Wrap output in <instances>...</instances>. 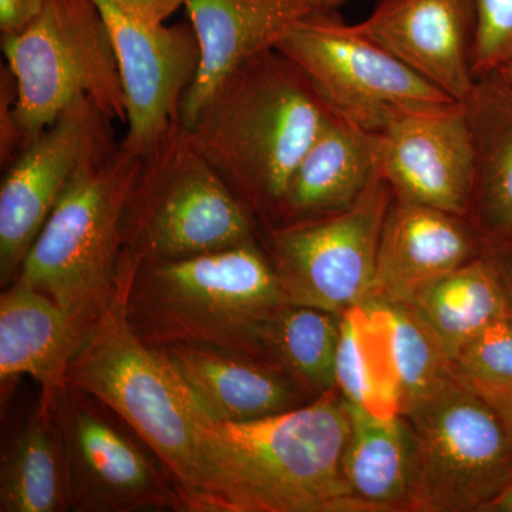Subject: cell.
I'll use <instances>...</instances> for the list:
<instances>
[{"label": "cell", "instance_id": "29", "mask_svg": "<svg viewBox=\"0 0 512 512\" xmlns=\"http://www.w3.org/2000/svg\"><path fill=\"white\" fill-rule=\"evenodd\" d=\"M474 5L473 72L477 79L512 62V0H474Z\"/></svg>", "mask_w": 512, "mask_h": 512}, {"label": "cell", "instance_id": "3", "mask_svg": "<svg viewBox=\"0 0 512 512\" xmlns=\"http://www.w3.org/2000/svg\"><path fill=\"white\" fill-rule=\"evenodd\" d=\"M119 272L128 325L148 345L212 346L269 362L266 332L289 302L259 238L175 261L143 259Z\"/></svg>", "mask_w": 512, "mask_h": 512}, {"label": "cell", "instance_id": "23", "mask_svg": "<svg viewBox=\"0 0 512 512\" xmlns=\"http://www.w3.org/2000/svg\"><path fill=\"white\" fill-rule=\"evenodd\" d=\"M336 387L346 402L380 419L402 414L392 329L380 299L340 315Z\"/></svg>", "mask_w": 512, "mask_h": 512}, {"label": "cell", "instance_id": "31", "mask_svg": "<svg viewBox=\"0 0 512 512\" xmlns=\"http://www.w3.org/2000/svg\"><path fill=\"white\" fill-rule=\"evenodd\" d=\"M45 0H0V32L15 36L35 22Z\"/></svg>", "mask_w": 512, "mask_h": 512}, {"label": "cell", "instance_id": "27", "mask_svg": "<svg viewBox=\"0 0 512 512\" xmlns=\"http://www.w3.org/2000/svg\"><path fill=\"white\" fill-rule=\"evenodd\" d=\"M379 299V298H377ZM400 387V412L409 414L457 377L453 360L406 302L386 301Z\"/></svg>", "mask_w": 512, "mask_h": 512}, {"label": "cell", "instance_id": "37", "mask_svg": "<svg viewBox=\"0 0 512 512\" xmlns=\"http://www.w3.org/2000/svg\"><path fill=\"white\" fill-rule=\"evenodd\" d=\"M498 72L503 74L504 79L512 86V62L508 63L507 66L503 67V69L498 70Z\"/></svg>", "mask_w": 512, "mask_h": 512}, {"label": "cell", "instance_id": "6", "mask_svg": "<svg viewBox=\"0 0 512 512\" xmlns=\"http://www.w3.org/2000/svg\"><path fill=\"white\" fill-rule=\"evenodd\" d=\"M255 239V218L177 121L143 158L124 215L120 265L175 261Z\"/></svg>", "mask_w": 512, "mask_h": 512}, {"label": "cell", "instance_id": "2", "mask_svg": "<svg viewBox=\"0 0 512 512\" xmlns=\"http://www.w3.org/2000/svg\"><path fill=\"white\" fill-rule=\"evenodd\" d=\"M329 116L306 74L271 49L225 77L187 130L256 224H269Z\"/></svg>", "mask_w": 512, "mask_h": 512}, {"label": "cell", "instance_id": "13", "mask_svg": "<svg viewBox=\"0 0 512 512\" xmlns=\"http://www.w3.org/2000/svg\"><path fill=\"white\" fill-rule=\"evenodd\" d=\"M96 3L110 30L126 97L127 133L120 144L144 158L180 121L185 93L200 69V43L191 23L168 26L113 0Z\"/></svg>", "mask_w": 512, "mask_h": 512}, {"label": "cell", "instance_id": "28", "mask_svg": "<svg viewBox=\"0 0 512 512\" xmlns=\"http://www.w3.org/2000/svg\"><path fill=\"white\" fill-rule=\"evenodd\" d=\"M454 369L473 387H512V313L474 336L454 359Z\"/></svg>", "mask_w": 512, "mask_h": 512}, {"label": "cell", "instance_id": "20", "mask_svg": "<svg viewBox=\"0 0 512 512\" xmlns=\"http://www.w3.org/2000/svg\"><path fill=\"white\" fill-rule=\"evenodd\" d=\"M86 332L55 301L15 281L0 296V379L30 376L43 407H53Z\"/></svg>", "mask_w": 512, "mask_h": 512}, {"label": "cell", "instance_id": "36", "mask_svg": "<svg viewBox=\"0 0 512 512\" xmlns=\"http://www.w3.org/2000/svg\"><path fill=\"white\" fill-rule=\"evenodd\" d=\"M311 5L312 12H329V10H336L343 3L348 0H308Z\"/></svg>", "mask_w": 512, "mask_h": 512}, {"label": "cell", "instance_id": "24", "mask_svg": "<svg viewBox=\"0 0 512 512\" xmlns=\"http://www.w3.org/2000/svg\"><path fill=\"white\" fill-rule=\"evenodd\" d=\"M69 510L62 434L55 409L40 404L32 419L3 446L0 511Z\"/></svg>", "mask_w": 512, "mask_h": 512}, {"label": "cell", "instance_id": "18", "mask_svg": "<svg viewBox=\"0 0 512 512\" xmlns=\"http://www.w3.org/2000/svg\"><path fill=\"white\" fill-rule=\"evenodd\" d=\"M184 6L201 49L200 69L181 106L185 128L225 77L275 49L298 20L313 13L308 0H185Z\"/></svg>", "mask_w": 512, "mask_h": 512}, {"label": "cell", "instance_id": "10", "mask_svg": "<svg viewBox=\"0 0 512 512\" xmlns=\"http://www.w3.org/2000/svg\"><path fill=\"white\" fill-rule=\"evenodd\" d=\"M393 200L392 188L379 177L349 210L291 224H262L259 241L288 302L336 315L366 302Z\"/></svg>", "mask_w": 512, "mask_h": 512}, {"label": "cell", "instance_id": "21", "mask_svg": "<svg viewBox=\"0 0 512 512\" xmlns=\"http://www.w3.org/2000/svg\"><path fill=\"white\" fill-rule=\"evenodd\" d=\"M474 148L470 221L485 248L512 245V86L503 74L477 77L461 101Z\"/></svg>", "mask_w": 512, "mask_h": 512}, {"label": "cell", "instance_id": "15", "mask_svg": "<svg viewBox=\"0 0 512 512\" xmlns=\"http://www.w3.org/2000/svg\"><path fill=\"white\" fill-rule=\"evenodd\" d=\"M353 26L458 103L476 83L474 0H379Z\"/></svg>", "mask_w": 512, "mask_h": 512}, {"label": "cell", "instance_id": "17", "mask_svg": "<svg viewBox=\"0 0 512 512\" xmlns=\"http://www.w3.org/2000/svg\"><path fill=\"white\" fill-rule=\"evenodd\" d=\"M484 249L468 218L394 197L370 298L409 302L421 286L473 261Z\"/></svg>", "mask_w": 512, "mask_h": 512}, {"label": "cell", "instance_id": "12", "mask_svg": "<svg viewBox=\"0 0 512 512\" xmlns=\"http://www.w3.org/2000/svg\"><path fill=\"white\" fill-rule=\"evenodd\" d=\"M113 117L90 97L74 101L3 170L0 284L18 279L26 255L74 178L116 148Z\"/></svg>", "mask_w": 512, "mask_h": 512}, {"label": "cell", "instance_id": "1", "mask_svg": "<svg viewBox=\"0 0 512 512\" xmlns=\"http://www.w3.org/2000/svg\"><path fill=\"white\" fill-rule=\"evenodd\" d=\"M348 403L335 390L289 412L200 423L202 512H352Z\"/></svg>", "mask_w": 512, "mask_h": 512}, {"label": "cell", "instance_id": "30", "mask_svg": "<svg viewBox=\"0 0 512 512\" xmlns=\"http://www.w3.org/2000/svg\"><path fill=\"white\" fill-rule=\"evenodd\" d=\"M18 100V84L8 66L2 64L0 69V164L3 170L13 163L22 151V137L15 119L13 109Z\"/></svg>", "mask_w": 512, "mask_h": 512}, {"label": "cell", "instance_id": "8", "mask_svg": "<svg viewBox=\"0 0 512 512\" xmlns=\"http://www.w3.org/2000/svg\"><path fill=\"white\" fill-rule=\"evenodd\" d=\"M414 439L410 511H485L512 483V441L500 414L461 377L404 414Z\"/></svg>", "mask_w": 512, "mask_h": 512}, {"label": "cell", "instance_id": "35", "mask_svg": "<svg viewBox=\"0 0 512 512\" xmlns=\"http://www.w3.org/2000/svg\"><path fill=\"white\" fill-rule=\"evenodd\" d=\"M485 511L512 512V483L505 488L500 497L495 498L493 503L488 505Z\"/></svg>", "mask_w": 512, "mask_h": 512}, {"label": "cell", "instance_id": "11", "mask_svg": "<svg viewBox=\"0 0 512 512\" xmlns=\"http://www.w3.org/2000/svg\"><path fill=\"white\" fill-rule=\"evenodd\" d=\"M53 409L62 434L70 510L188 511L156 456L106 404L67 384Z\"/></svg>", "mask_w": 512, "mask_h": 512}, {"label": "cell", "instance_id": "4", "mask_svg": "<svg viewBox=\"0 0 512 512\" xmlns=\"http://www.w3.org/2000/svg\"><path fill=\"white\" fill-rule=\"evenodd\" d=\"M67 384L113 410L156 456L187 510L202 512L201 414L163 353L128 325L121 272L110 302L74 353Z\"/></svg>", "mask_w": 512, "mask_h": 512}, {"label": "cell", "instance_id": "32", "mask_svg": "<svg viewBox=\"0 0 512 512\" xmlns=\"http://www.w3.org/2000/svg\"><path fill=\"white\" fill-rule=\"evenodd\" d=\"M141 18L163 23L184 6L185 0H113Z\"/></svg>", "mask_w": 512, "mask_h": 512}, {"label": "cell", "instance_id": "34", "mask_svg": "<svg viewBox=\"0 0 512 512\" xmlns=\"http://www.w3.org/2000/svg\"><path fill=\"white\" fill-rule=\"evenodd\" d=\"M500 414L512 441V387H474Z\"/></svg>", "mask_w": 512, "mask_h": 512}, {"label": "cell", "instance_id": "16", "mask_svg": "<svg viewBox=\"0 0 512 512\" xmlns=\"http://www.w3.org/2000/svg\"><path fill=\"white\" fill-rule=\"evenodd\" d=\"M157 349L173 367L202 419H264L312 402L281 367L258 357L204 345Z\"/></svg>", "mask_w": 512, "mask_h": 512}, {"label": "cell", "instance_id": "25", "mask_svg": "<svg viewBox=\"0 0 512 512\" xmlns=\"http://www.w3.org/2000/svg\"><path fill=\"white\" fill-rule=\"evenodd\" d=\"M406 303L453 362L485 326L512 313L497 272L484 254L421 286Z\"/></svg>", "mask_w": 512, "mask_h": 512}, {"label": "cell", "instance_id": "33", "mask_svg": "<svg viewBox=\"0 0 512 512\" xmlns=\"http://www.w3.org/2000/svg\"><path fill=\"white\" fill-rule=\"evenodd\" d=\"M484 255L491 262L507 296L512 312V245L508 247L485 248Z\"/></svg>", "mask_w": 512, "mask_h": 512}, {"label": "cell", "instance_id": "26", "mask_svg": "<svg viewBox=\"0 0 512 512\" xmlns=\"http://www.w3.org/2000/svg\"><path fill=\"white\" fill-rule=\"evenodd\" d=\"M340 315L288 303L266 332L269 362L281 367L311 399L335 392Z\"/></svg>", "mask_w": 512, "mask_h": 512}, {"label": "cell", "instance_id": "9", "mask_svg": "<svg viewBox=\"0 0 512 512\" xmlns=\"http://www.w3.org/2000/svg\"><path fill=\"white\" fill-rule=\"evenodd\" d=\"M306 74L330 111L372 133L458 101L346 25L335 10L298 20L275 47Z\"/></svg>", "mask_w": 512, "mask_h": 512}, {"label": "cell", "instance_id": "19", "mask_svg": "<svg viewBox=\"0 0 512 512\" xmlns=\"http://www.w3.org/2000/svg\"><path fill=\"white\" fill-rule=\"evenodd\" d=\"M382 156L383 134L330 111L269 224L315 220L349 210L382 177Z\"/></svg>", "mask_w": 512, "mask_h": 512}, {"label": "cell", "instance_id": "7", "mask_svg": "<svg viewBox=\"0 0 512 512\" xmlns=\"http://www.w3.org/2000/svg\"><path fill=\"white\" fill-rule=\"evenodd\" d=\"M2 50L18 84L13 119L23 148L82 97L127 123L113 40L96 0H45L28 29L2 36Z\"/></svg>", "mask_w": 512, "mask_h": 512}, {"label": "cell", "instance_id": "14", "mask_svg": "<svg viewBox=\"0 0 512 512\" xmlns=\"http://www.w3.org/2000/svg\"><path fill=\"white\" fill-rule=\"evenodd\" d=\"M474 148L461 103L397 121L383 133L382 177L399 200L470 220Z\"/></svg>", "mask_w": 512, "mask_h": 512}, {"label": "cell", "instance_id": "5", "mask_svg": "<svg viewBox=\"0 0 512 512\" xmlns=\"http://www.w3.org/2000/svg\"><path fill=\"white\" fill-rule=\"evenodd\" d=\"M143 158L117 144L69 185L16 281L45 293L87 332L116 289L123 224Z\"/></svg>", "mask_w": 512, "mask_h": 512}, {"label": "cell", "instance_id": "22", "mask_svg": "<svg viewBox=\"0 0 512 512\" xmlns=\"http://www.w3.org/2000/svg\"><path fill=\"white\" fill-rule=\"evenodd\" d=\"M348 403V402H346ZM343 478L359 511H410L414 439L403 414L380 419L348 403Z\"/></svg>", "mask_w": 512, "mask_h": 512}]
</instances>
